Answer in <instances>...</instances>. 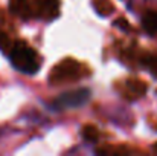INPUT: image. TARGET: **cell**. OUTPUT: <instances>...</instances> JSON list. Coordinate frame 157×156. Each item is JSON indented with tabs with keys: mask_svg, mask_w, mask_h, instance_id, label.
I'll return each mask as SVG.
<instances>
[{
	"mask_svg": "<svg viewBox=\"0 0 157 156\" xmlns=\"http://www.w3.org/2000/svg\"><path fill=\"white\" fill-rule=\"evenodd\" d=\"M6 55L9 57L12 66L23 74H37L41 67L40 54L31 48L25 40H12Z\"/></svg>",
	"mask_w": 157,
	"mask_h": 156,
	"instance_id": "1",
	"label": "cell"
},
{
	"mask_svg": "<svg viewBox=\"0 0 157 156\" xmlns=\"http://www.w3.org/2000/svg\"><path fill=\"white\" fill-rule=\"evenodd\" d=\"M90 74H92L90 69L84 63H81L72 57H66L52 67V70L49 74V83H51V86L73 83V81L89 77Z\"/></svg>",
	"mask_w": 157,
	"mask_h": 156,
	"instance_id": "2",
	"label": "cell"
},
{
	"mask_svg": "<svg viewBox=\"0 0 157 156\" xmlns=\"http://www.w3.org/2000/svg\"><path fill=\"white\" fill-rule=\"evenodd\" d=\"M90 89L87 87H79L75 90H69L61 94L58 98H55L53 101H51V107L56 109V110H66V109H76L81 107L90 100Z\"/></svg>",
	"mask_w": 157,
	"mask_h": 156,
	"instance_id": "3",
	"label": "cell"
},
{
	"mask_svg": "<svg viewBox=\"0 0 157 156\" xmlns=\"http://www.w3.org/2000/svg\"><path fill=\"white\" fill-rule=\"evenodd\" d=\"M32 18L52 20L59 12V0H29Z\"/></svg>",
	"mask_w": 157,
	"mask_h": 156,
	"instance_id": "4",
	"label": "cell"
},
{
	"mask_svg": "<svg viewBox=\"0 0 157 156\" xmlns=\"http://www.w3.org/2000/svg\"><path fill=\"white\" fill-rule=\"evenodd\" d=\"M9 11L20 18H32L31 2L29 0H9Z\"/></svg>",
	"mask_w": 157,
	"mask_h": 156,
	"instance_id": "5",
	"label": "cell"
},
{
	"mask_svg": "<svg viewBox=\"0 0 157 156\" xmlns=\"http://www.w3.org/2000/svg\"><path fill=\"white\" fill-rule=\"evenodd\" d=\"M125 86H127L128 92L133 94L134 97H144L147 94V89H148L147 83L142 80H137V78H128L125 81Z\"/></svg>",
	"mask_w": 157,
	"mask_h": 156,
	"instance_id": "6",
	"label": "cell"
},
{
	"mask_svg": "<svg viewBox=\"0 0 157 156\" xmlns=\"http://www.w3.org/2000/svg\"><path fill=\"white\" fill-rule=\"evenodd\" d=\"M93 9L101 17H110L114 12V5L111 0H92Z\"/></svg>",
	"mask_w": 157,
	"mask_h": 156,
	"instance_id": "7",
	"label": "cell"
},
{
	"mask_svg": "<svg viewBox=\"0 0 157 156\" xmlns=\"http://www.w3.org/2000/svg\"><path fill=\"white\" fill-rule=\"evenodd\" d=\"M133 152H137V150H133L127 146H105L96 150L98 155H130Z\"/></svg>",
	"mask_w": 157,
	"mask_h": 156,
	"instance_id": "8",
	"label": "cell"
},
{
	"mask_svg": "<svg viewBox=\"0 0 157 156\" xmlns=\"http://www.w3.org/2000/svg\"><path fill=\"white\" fill-rule=\"evenodd\" d=\"M142 25H144V29L148 34H151V35L157 34V12L156 11L147 12L144 15V18H142Z\"/></svg>",
	"mask_w": 157,
	"mask_h": 156,
	"instance_id": "9",
	"label": "cell"
},
{
	"mask_svg": "<svg viewBox=\"0 0 157 156\" xmlns=\"http://www.w3.org/2000/svg\"><path fill=\"white\" fill-rule=\"evenodd\" d=\"M140 61L144 66L148 67V70L151 72V75L157 78V54H150V52H144L140 55Z\"/></svg>",
	"mask_w": 157,
	"mask_h": 156,
	"instance_id": "10",
	"label": "cell"
},
{
	"mask_svg": "<svg viewBox=\"0 0 157 156\" xmlns=\"http://www.w3.org/2000/svg\"><path fill=\"white\" fill-rule=\"evenodd\" d=\"M5 25H6V18H5V14L0 11V48L6 52L12 43V38L5 32Z\"/></svg>",
	"mask_w": 157,
	"mask_h": 156,
	"instance_id": "11",
	"label": "cell"
},
{
	"mask_svg": "<svg viewBox=\"0 0 157 156\" xmlns=\"http://www.w3.org/2000/svg\"><path fill=\"white\" fill-rule=\"evenodd\" d=\"M82 138L86 139V141H89V142H96L98 139H99V130H98V127L96 126H93V124H86L84 127H82Z\"/></svg>",
	"mask_w": 157,
	"mask_h": 156,
	"instance_id": "12",
	"label": "cell"
},
{
	"mask_svg": "<svg viewBox=\"0 0 157 156\" xmlns=\"http://www.w3.org/2000/svg\"><path fill=\"white\" fill-rule=\"evenodd\" d=\"M116 26H121V28L128 29V25H127V20L125 18H119V22H116Z\"/></svg>",
	"mask_w": 157,
	"mask_h": 156,
	"instance_id": "13",
	"label": "cell"
},
{
	"mask_svg": "<svg viewBox=\"0 0 157 156\" xmlns=\"http://www.w3.org/2000/svg\"><path fill=\"white\" fill-rule=\"evenodd\" d=\"M153 149H154V152H156V153H157V142H156V144H154V146H153Z\"/></svg>",
	"mask_w": 157,
	"mask_h": 156,
	"instance_id": "14",
	"label": "cell"
}]
</instances>
